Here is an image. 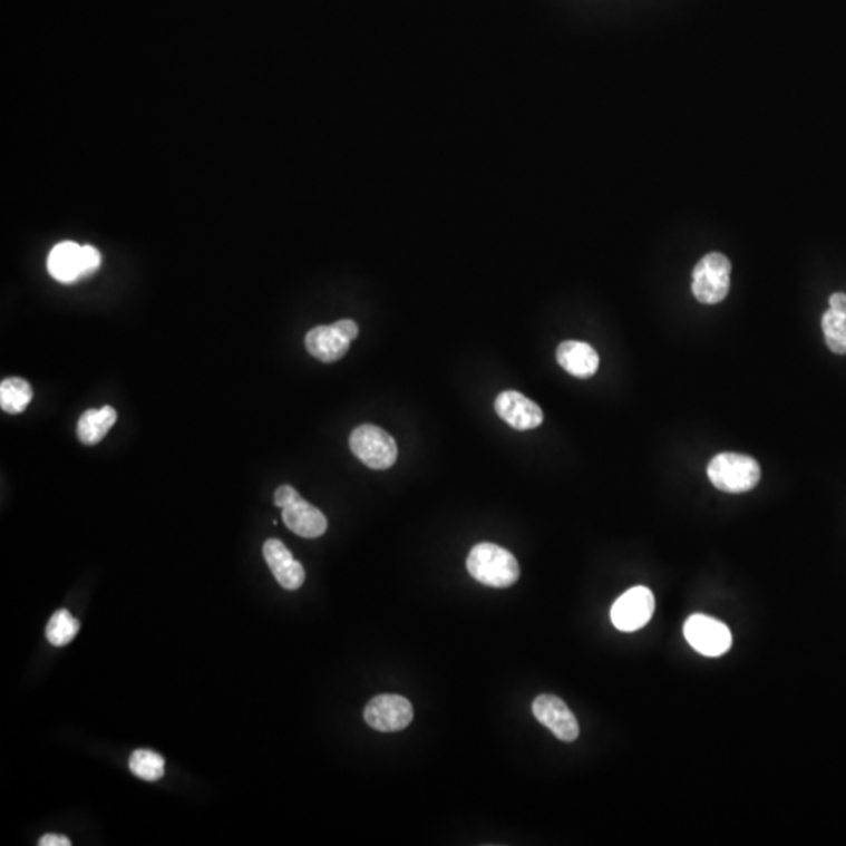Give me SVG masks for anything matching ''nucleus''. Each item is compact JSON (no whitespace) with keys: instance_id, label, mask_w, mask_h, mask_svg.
Listing matches in <instances>:
<instances>
[{"instance_id":"17","label":"nucleus","mask_w":846,"mask_h":846,"mask_svg":"<svg viewBox=\"0 0 846 846\" xmlns=\"http://www.w3.org/2000/svg\"><path fill=\"white\" fill-rule=\"evenodd\" d=\"M33 399V389L25 378H7L0 382V407L9 415H21Z\"/></svg>"},{"instance_id":"7","label":"nucleus","mask_w":846,"mask_h":846,"mask_svg":"<svg viewBox=\"0 0 846 846\" xmlns=\"http://www.w3.org/2000/svg\"><path fill=\"white\" fill-rule=\"evenodd\" d=\"M654 610L655 599L652 591L646 586H633L614 602L610 618L618 631L635 632L652 620Z\"/></svg>"},{"instance_id":"4","label":"nucleus","mask_w":846,"mask_h":846,"mask_svg":"<svg viewBox=\"0 0 846 846\" xmlns=\"http://www.w3.org/2000/svg\"><path fill=\"white\" fill-rule=\"evenodd\" d=\"M350 448L359 461L373 470L389 469L399 458L396 439L372 424L361 425L351 432Z\"/></svg>"},{"instance_id":"18","label":"nucleus","mask_w":846,"mask_h":846,"mask_svg":"<svg viewBox=\"0 0 846 846\" xmlns=\"http://www.w3.org/2000/svg\"><path fill=\"white\" fill-rule=\"evenodd\" d=\"M80 631V623L68 610H59L50 618L46 636L54 646H67Z\"/></svg>"},{"instance_id":"8","label":"nucleus","mask_w":846,"mask_h":846,"mask_svg":"<svg viewBox=\"0 0 846 846\" xmlns=\"http://www.w3.org/2000/svg\"><path fill=\"white\" fill-rule=\"evenodd\" d=\"M683 635L694 651L706 657H720L732 646L728 625L706 614H693L683 625Z\"/></svg>"},{"instance_id":"21","label":"nucleus","mask_w":846,"mask_h":846,"mask_svg":"<svg viewBox=\"0 0 846 846\" xmlns=\"http://www.w3.org/2000/svg\"><path fill=\"white\" fill-rule=\"evenodd\" d=\"M38 844L40 846H71V840L60 834H46Z\"/></svg>"},{"instance_id":"5","label":"nucleus","mask_w":846,"mask_h":846,"mask_svg":"<svg viewBox=\"0 0 846 846\" xmlns=\"http://www.w3.org/2000/svg\"><path fill=\"white\" fill-rule=\"evenodd\" d=\"M732 264L725 254L710 253L693 270L691 292L702 304H718L728 296Z\"/></svg>"},{"instance_id":"9","label":"nucleus","mask_w":846,"mask_h":846,"mask_svg":"<svg viewBox=\"0 0 846 846\" xmlns=\"http://www.w3.org/2000/svg\"><path fill=\"white\" fill-rule=\"evenodd\" d=\"M415 718L411 702L400 694H380L367 704L364 720L378 732H399Z\"/></svg>"},{"instance_id":"3","label":"nucleus","mask_w":846,"mask_h":846,"mask_svg":"<svg viewBox=\"0 0 846 846\" xmlns=\"http://www.w3.org/2000/svg\"><path fill=\"white\" fill-rule=\"evenodd\" d=\"M274 505L282 509L285 527L301 538H320L327 532L328 521L323 513L304 500L292 486L282 485L276 489Z\"/></svg>"},{"instance_id":"13","label":"nucleus","mask_w":846,"mask_h":846,"mask_svg":"<svg viewBox=\"0 0 846 846\" xmlns=\"http://www.w3.org/2000/svg\"><path fill=\"white\" fill-rule=\"evenodd\" d=\"M556 362L573 377L586 380L597 372L599 354L590 343L566 341L556 349Z\"/></svg>"},{"instance_id":"20","label":"nucleus","mask_w":846,"mask_h":846,"mask_svg":"<svg viewBox=\"0 0 846 846\" xmlns=\"http://www.w3.org/2000/svg\"><path fill=\"white\" fill-rule=\"evenodd\" d=\"M100 253L95 246H82V278L90 276L99 269Z\"/></svg>"},{"instance_id":"12","label":"nucleus","mask_w":846,"mask_h":846,"mask_svg":"<svg viewBox=\"0 0 846 846\" xmlns=\"http://www.w3.org/2000/svg\"><path fill=\"white\" fill-rule=\"evenodd\" d=\"M264 558L272 571L274 578L284 590L295 591L307 578L304 567L293 558L292 552L280 539H266L264 544Z\"/></svg>"},{"instance_id":"14","label":"nucleus","mask_w":846,"mask_h":846,"mask_svg":"<svg viewBox=\"0 0 846 846\" xmlns=\"http://www.w3.org/2000/svg\"><path fill=\"white\" fill-rule=\"evenodd\" d=\"M48 272L54 280L71 284L82 280V246L76 242H61L48 257Z\"/></svg>"},{"instance_id":"19","label":"nucleus","mask_w":846,"mask_h":846,"mask_svg":"<svg viewBox=\"0 0 846 846\" xmlns=\"http://www.w3.org/2000/svg\"><path fill=\"white\" fill-rule=\"evenodd\" d=\"M130 771L143 780H157L165 775L164 757L148 749H137L129 759Z\"/></svg>"},{"instance_id":"11","label":"nucleus","mask_w":846,"mask_h":846,"mask_svg":"<svg viewBox=\"0 0 846 846\" xmlns=\"http://www.w3.org/2000/svg\"><path fill=\"white\" fill-rule=\"evenodd\" d=\"M494 408L504 422L519 431L535 430L544 420L543 409L517 390L498 393Z\"/></svg>"},{"instance_id":"1","label":"nucleus","mask_w":846,"mask_h":846,"mask_svg":"<svg viewBox=\"0 0 846 846\" xmlns=\"http://www.w3.org/2000/svg\"><path fill=\"white\" fill-rule=\"evenodd\" d=\"M466 564L475 581L493 589H508L519 581L521 567L516 556L497 544H477L469 552Z\"/></svg>"},{"instance_id":"16","label":"nucleus","mask_w":846,"mask_h":846,"mask_svg":"<svg viewBox=\"0 0 846 846\" xmlns=\"http://www.w3.org/2000/svg\"><path fill=\"white\" fill-rule=\"evenodd\" d=\"M117 411L111 407L88 409L80 416L77 424V438L85 446H96L106 438L110 428L117 424Z\"/></svg>"},{"instance_id":"6","label":"nucleus","mask_w":846,"mask_h":846,"mask_svg":"<svg viewBox=\"0 0 846 846\" xmlns=\"http://www.w3.org/2000/svg\"><path fill=\"white\" fill-rule=\"evenodd\" d=\"M359 336V327L353 320H339L332 324H320L308 332L304 343L311 357L319 361H339L349 353L350 343Z\"/></svg>"},{"instance_id":"10","label":"nucleus","mask_w":846,"mask_h":846,"mask_svg":"<svg viewBox=\"0 0 846 846\" xmlns=\"http://www.w3.org/2000/svg\"><path fill=\"white\" fill-rule=\"evenodd\" d=\"M532 710L536 720L546 726L556 739L567 741V743L577 740L578 732H581L577 718L574 717L563 699L556 698L554 694H541L533 701Z\"/></svg>"},{"instance_id":"2","label":"nucleus","mask_w":846,"mask_h":846,"mask_svg":"<svg viewBox=\"0 0 846 846\" xmlns=\"http://www.w3.org/2000/svg\"><path fill=\"white\" fill-rule=\"evenodd\" d=\"M707 475L714 488L722 493L741 494L756 488L762 470L759 463L748 455L722 451L709 463Z\"/></svg>"},{"instance_id":"15","label":"nucleus","mask_w":846,"mask_h":846,"mask_svg":"<svg viewBox=\"0 0 846 846\" xmlns=\"http://www.w3.org/2000/svg\"><path fill=\"white\" fill-rule=\"evenodd\" d=\"M825 341L833 353L846 354V293H834L821 320Z\"/></svg>"}]
</instances>
